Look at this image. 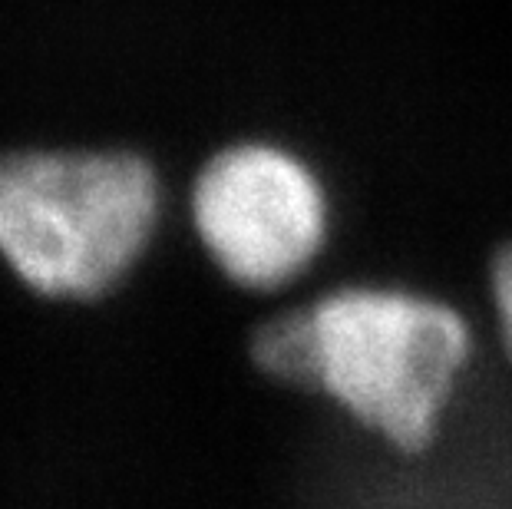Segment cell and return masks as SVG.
Returning <instances> with one entry per match:
<instances>
[{"label":"cell","instance_id":"cell-1","mask_svg":"<svg viewBox=\"0 0 512 509\" xmlns=\"http://www.w3.org/2000/svg\"><path fill=\"white\" fill-rule=\"evenodd\" d=\"M311 400L394 460L440 447L476 364L479 334L463 301L400 278L304 288Z\"/></svg>","mask_w":512,"mask_h":509},{"label":"cell","instance_id":"cell-2","mask_svg":"<svg viewBox=\"0 0 512 509\" xmlns=\"http://www.w3.org/2000/svg\"><path fill=\"white\" fill-rule=\"evenodd\" d=\"M162 179L133 149L0 153V265L53 305H93L143 265Z\"/></svg>","mask_w":512,"mask_h":509},{"label":"cell","instance_id":"cell-3","mask_svg":"<svg viewBox=\"0 0 512 509\" xmlns=\"http://www.w3.org/2000/svg\"><path fill=\"white\" fill-rule=\"evenodd\" d=\"M205 262L252 298L298 291L331 242V199L311 162L275 143L219 149L189 189Z\"/></svg>","mask_w":512,"mask_h":509},{"label":"cell","instance_id":"cell-4","mask_svg":"<svg viewBox=\"0 0 512 509\" xmlns=\"http://www.w3.org/2000/svg\"><path fill=\"white\" fill-rule=\"evenodd\" d=\"M483 298L489 305V324H493V341L499 357L512 371V235L496 245V252L486 262Z\"/></svg>","mask_w":512,"mask_h":509}]
</instances>
